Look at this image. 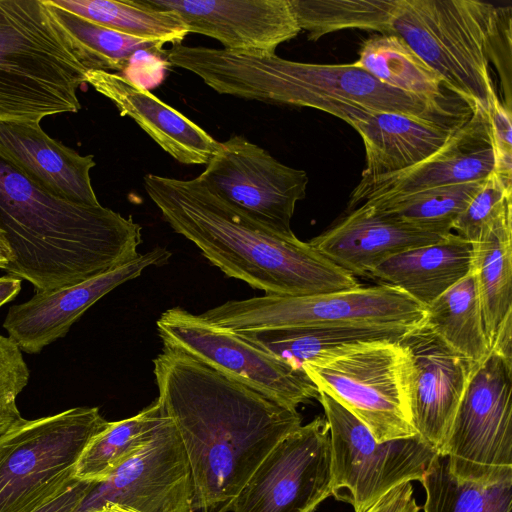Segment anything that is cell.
<instances>
[{"instance_id": "1", "label": "cell", "mask_w": 512, "mask_h": 512, "mask_svg": "<svg viewBox=\"0 0 512 512\" xmlns=\"http://www.w3.org/2000/svg\"><path fill=\"white\" fill-rule=\"evenodd\" d=\"M157 402L180 438L194 512H231L268 453L302 416L171 347L153 360Z\"/></svg>"}, {"instance_id": "2", "label": "cell", "mask_w": 512, "mask_h": 512, "mask_svg": "<svg viewBox=\"0 0 512 512\" xmlns=\"http://www.w3.org/2000/svg\"><path fill=\"white\" fill-rule=\"evenodd\" d=\"M147 195L164 220L226 276L267 295L304 296L360 286L295 234L272 232L230 206L198 177L182 180L148 173Z\"/></svg>"}, {"instance_id": "3", "label": "cell", "mask_w": 512, "mask_h": 512, "mask_svg": "<svg viewBox=\"0 0 512 512\" xmlns=\"http://www.w3.org/2000/svg\"><path fill=\"white\" fill-rule=\"evenodd\" d=\"M0 229L12 251L4 268L36 292L78 284L136 259L142 228L112 209L59 198L0 155Z\"/></svg>"}, {"instance_id": "4", "label": "cell", "mask_w": 512, "mask_h": 512, "mask_svg": "<svg viewBox=\"0 0 512 512\" xmlns=\"http://www.w3.org/2000/svg\"><path fill=\"white\" fill-rule=\"evenodd\" d=\"M168 62L201 78L219 94L310 107L345 122L359 109L399 113L456 127L471 112L458 113L448 100H434L390 87L351 64H315L277 55L236 54L224 49L174 44Z\"/></svg>"}, {"instance_id": "5", "label": "cell", "mask_w": 512, "mask_h": 512, "mask_svg": "<svg viewBox=\"0 0 512 512\" xmlns=\"http://www.w3.org/2000/svg\"><path fill=\"white\" fill-rule=\"evenodd\" d=\"M511 7L477 0H399L390 34L402 38L470 107L496 93L490 73L511 69Z\"/></svg>"}, {"instance_id": "6", "label": "cell", "mask_w": 512, "mask_h": 512, "mask_svg": "<svg viewBox=\"0 0 512 512\" xmlns=\"http://www.w3.org/2000/svg\"><path fill=\"white\" fill-rule=\"evenodd\" d=\"M88 71L46 0H0V122L78 112Z\"/></svg>"}, {"instance_id": "7", "label": "cell", "mask_w": 512, "mask_h": 512, "mask_svg": "<svg viewBox=\"0 0 512 512\" xmlns=\"http://www.w3.org/2000/svg\"><path fill=\"white\" fill-rule=\"evenodd\" d=\"M108 422L97 407H75L1 434L0 512H36L70 488L80 454Z\"/></svg>"}, {"instance_id": "8", "label": "cell", "mask_w": 512, "mask_h": 512, "mask_svg": "<svg viewBox=\"0 0 512 512\" xmlns=\"http://www.w3.org/2000/svg\"><path fill=\"white\" fill-rule=\"evenodd\" d=\"M233 332L294 326L415 328L426 309L386 284L304 296L263 295L229 300L200 314Z\"/></svg>"}, {"instance_id": "9", "label": "cell", "mask_w": 512, "mask_h": 512, "mask_svg": "<svg viewBox=\"0 0 512 512\" xmlns=\"http://www.w3.org/2000/svg\"><path fill=\"white\" fill-rule=\"evenodd\" d=\"M332 450V495L363 512L403 482L419 481L438 452L418 434L378 442L369 429L319 391Z\"/></svg>"}, {"instance_id": "10", "label": "cell", "mask_w": 512, "mask_h": 512, "mask_svg": "<svg viewBox=\"0 0 512 512\" xmlns=\"http://www.w3.org/2000/svg\"><path fill=\"white\" fill-rule=\"evenodd\" d=\"M441 454L461 480L512 477V366L493 351L474 368Z\"/></svg>"}, {"instance_id": "11", "label": "cell", "mask_w": 512, "mask_h": 512, "mask_svg": "<svg viewBox=\"0 0 512 512\" xmlns=\"http://www.w3.org/2000/svg\"><path fill=\"white\" fill-rule=\"evenodd\" d=\"M163 346L178 349L291 410L317 399L307 374L244 340L237 333L180 307L156 322Z\"/></svg>"}, {"instance_id": "12", "label": "cell", "mask_w": 512, "mask_h": 512, "mask_svg": "<svg viewBox=\"0 0 512 512\" xmlns=\"http://www.w3.org/2000/svg\"><path fill=\"white\" fill-rule=\"evenodd\" d=\"M404 351L399 342L377 344L306 363L318 388L360 420L378 442L416 434L404 391Z\"/></svg>"}, {"instance_id": "13", "label": "cell", "mask_w": 512, "mask_h": 512, "mask_svg": "<svg viewBox=\"0 0 512 512\" xmlns=\"http://www.w3.org/2000/svg\"><path fill=\"white\" fill-rule=\"evenodd\" d=\"M198 178L249 220L278 234L291 235L296 203L306 196L308 176L276 160L268 151L233 135Z\"/></svg>"}, {"instance_id": "14", "label": "cell", "mask_w": 512, "mask_h": 512, "mask_svg": "<svg viewBox=\"0 0 512 512\" xmlns=\"http://www.w3.org/2000/svg\"><path fill=\"white\" fill-rule=\"evenodd\" d=\"M332 450L325 417L283 438L263 459L231 512H314L332 495Z\"/></svg>"}, {"instance_id": "15", "label": "cell", "mask_w": 512, "mask_h": 512, "mask_svg": "<svg viewBox=\"0 0 512 512\" xmlns=\"http://www.w3.org/2000/svg\"><path fill=\"white\" fill-rule=\"evenodd\" d=\"M193 496L185 450L162 413L151 439L105 481L93 484L80 512H93L106 503L139 512H194Z\"/></svg>"}, {"instance_id": "16", "label": "cell", "mask_w": 512, "mask_h": 512, "mask_svg": "<svg viewBox=\"0 0 512 512\" xmlns=\"http://www.w3.org/2000/svg\"><path fill=\"white\" fill-rule=\"evenodd\" d=\"M399 344L404 351V391L410 424L441 454L477 364L464 358L423 324Z\"/></svg>"}, {"instance_id": "17", "label": "cell", "mask_w": 512, "mask_h": 512, "mask_svg": "<svg viewBox=\"0 0 512 512\" xmlns=\"http://www.w3.org/2000/svg\"><path fill=\"white\" fill-rule=\"evenodd\" d=\"M140 1L175 13L188 33L211 37L236 54L276 55L280 44L301 32L289 0Z\"/></svg>"}, {"instance_id": "18", "label": "cell", "mask_w": 512, "mask_h": 512, "mask_svg": "<svg viewBox=\"0 0 512 512\" xmlns=\"http://www.w3.org/2000/svg\"><path fill=\"white\" fill-rule=\"evenodd\" d=\"M172 253L157 246L136 259L78 284L36 292L28 301L9 308L4 329L29 354L64 337L94 303L119 285L137 278L150 266L166 263Z\"/></svg>"}, {"instance_id": "19", "label": "cell", "mask_w": 512, "mask_h": 512, "mask_svg": "<svg viewBox=\"0 0 512 512\" xmlns=\"http://www.w3.org/2000/svg\"><path fill=\"white\" fill-rule=\"evenodd\" d=\"M471 111L445 146L428 159L401 172L359 182L347 212L365 202L488 178L494 173L495 158L486 109L474 106Z\"/></svg>"}, {"instance_id": "20", "label": "cell", "mask_w": 512, "mask_h": 512, "mask_svg": "<svg viewBox=\"0 0 512 512\" xmlns=\"http://www.w3.org/2000/svg\"><path fill=\"white\" fill-rule=\"evenodd\" d=\"M451 233L423 228L360 205L309 243L354 277H368L389 257L442 241Z\"/></svg>"}, {"instance_id": "21", "label": "cell", "mask_w": 512, "mask_h": 512, "mask_svg": "<svg viewBox=\"0 0 512 512\" xmlns=\"http://www.w3.org/2000/svg\"><path fill=\"white\" fill-rule=\"evenodd\" d=\"M0 155L47 192L80 204L100 205L92 187L93 155L48 136L36 121L0 122Z\"/></svg>"}, {"instance_id": "22", "label": "cell", "mask_w": 512, "mask_h": 512, "mask_svg": "<svg viewBox=\"0 0 512 512\" xmlns=\"http://www.w3.org/2000/svg\"><path fill=\"white\" fill-rule=\"evenodd\" d=\"M86 83L182 164H208L220 147L203 128L121 74L89 70Z\"/></svg>"}, {"instance_id": "23", "label": "cell", "mask_w": 512, "mask_h": 512, "mask_svg": "<svg viewBox=\"0 0 512 512\" xmlns=\"http://www.w3.org/2000/svg\"><path fill=\"white\" fill-rule=\"evenodd\" d=\"M347 123L359 133L365 147L366 165L360 182L423 162L443 148L460 126L448 127L404 114L364 109L358 110Z\"/></svg>"}, {"instance_id": "24", "label": "cell", "mask_w": 512, "mask_h": 512, "mask_svg": "<svg viewBox=\"0 0 512 512\" xmlns=\"http://www.w3.org/2000/svg\"><path fill=\"white\" fill-rule=\"evenodd\" d=\"M474 246L451 233L446 239L393 255L369 278L393 286L425 308L473 268Z\"/></svg>"}, {"instance_id": "25", "label": "cell", "mask_w": 512, "mask_h": 512, "mask_svg": "<svg viewBox=\"0 0 512 512\" xmlns=\"http://www.w3.org/2000/svg\"><path fill=\"white\" fill-rule=\"evenodd\" d=\"M411 329L413 328L294 326L235 333L266 353L302 370L304 364L312 361L372 345L399 342Z\"/></svg>"}, {"instance_id": "26", "label": "cell", "mask_w": 512, "mask_h": 512, "mask_svg": "<svg viewBox=\"0 0 512 512\" xmlns=\"http://www.w3.org/2000/svg\"><path fill=\"white\" fill-rule=\"evenodd\" d=\"M425 309L424 325L455 352L475 364L489 355L491 348L473 271Z\"/></svg>"}, {"instance_id": "27", "label": "cell", "mask_w": 512, "mask_h": 512, "mask_svg": "<svg viewBox=\"0 0 512 512\" xmlns=\"http://www.w3.org/2000/svg\"><path fill=\"white\" fill-rule=\"evenodd\" d=\"M473 246L472 271L491 348L498 327L512 313V214L484 232Z\"/></svg>"}, {"instance_id": "28", "label": "cell", "mask_w": 512, "mask_h": 512, "mask_svg": "<svg viewBox=\"0 0 512 512\" xmlns=\"http://www.w3.org/2000/svg\"><path fill=\"white\" fill-rule=\"evenodd\" d=\"M161 418V408L156 400L132 417L108 422L80 454L75 478L94 483L105 481L151 439Z\"/></svg>"}, {"instance_id": "29", "label": "cell", "mask_w": 512, "mask_h": 512, "mask_svg": "<svg viewBox=\"0 0 512 512\" xmlns=\"http://www.w3.org/2000/svg\"><path fill=\"white\" fill-rule=\"evenodd\" d=\"M354 63L397 90L434 100H448L443 95L440 76L397 35L368 38Z\"/></svg>"}, {"instance_id": "30", "label": "cell", "mask_w": 512, "mask_h": 512, "mask_svg": "<svg viewBox=\"0 0 512 512\" xmlns=\"http://www.w3.org/2000/svg\"><path fill=\"white\" fill-rule=\"evenodd\" d=\"M91 22L128 36L182 43L188 30L173 12L145 5L140 0H50Z\"/></svg>"}, {"instance_id": "31", "label": "cell", "mask_w": 512, "mask_h": 512, "mask_svg": "<svg viewBox=\"0 0 512 512\" xmlns=\"http://www.w3.org/2000/svg\"><path fill=\"white\" fill-rule=\"evenodd\" d=\"M421 483L426 492L424 512H512V477L493 482L461 480L437 454Z\"/></svg>"}, {"instance_id": "32", "label": "cell", "mask_w": 512, "mask_h": 512, "mask_svg": "<svg viewBox=\"0 0 512 512\" xmlns=\"http://www.w3.org/2000/svg\"><path fill=\"white\" fill-rule=\"evenodd\" d=\"M46 1L77 45L89 70L124 71L138 53L166 56L164 41L128 36Z\"/></svg>"}, {"instance_id": "33", "label": "cell", "mask_w": 512, "mask_h": 512, "mask_svg": "<svg viewBox=\"0 0 512 512\" xmlns=\"http://www.w3.org/2000/svg\"><path fill=\"white\" fill-rule=\"evenodd\" d=\"M309 40L343 29L390 34L399 0H289Z\"/></svg>"}, {"instance_id": "34", "label": "cell", "mask_w": 512, "mask_h": 512, "mask_svg": "<svg viewBox=\"0 0 512 512\" xmlns=\"http://www.w3.org/2000/svg\"><path fill=\"white\" fill-rule=\"evenodd\" d=\"M485 180L434 187L360 205L423 228L450 233L453 222Z\"/></svg>"}, {"instance_id": "35", "label": "cell", "mask_w": 512, "mask_h": 512, "mask_svg": "<svg viewBox=\"0 0 512 512\" xmlns=\"http://www.w3.org/2000/svg\"><path fill=\"white\" fill-rule=\"evenodd\" d=\"M512 214V184L492 173L452 224V232L475 244L481 235Z\"/></svg>"}, {"instance_id": "36", "label": "cell", "mask_w": 512, "mask_h": 512, "mask_svg": "<svg viewBox=\"0 0 512 512\" xmlns=\"http://www.w3.org/2000/svg\"><path fill=\"white\" fill-rule=\"evenodd\" d=\"M28 380L29 369L22 351L10 337L0 335V435L23 420L17 397Z\"/></svg>"}, {"instance_id": "37", "label": "cell", "mask_w": 512, "mask_h": 512, "mask_svg": "<svg viewBox=\"0 0 512 512\" xmlns=\"http://www.w3.org/2000/svg\"><path fill=\"white\" fill-rule=\"evenodd\" d=\"M511 111L498 98L496 93L490 98L486 106L495 158L494 173L508 184H512Z\"/></svg>"}, {"instance_id": "38", "label": "cell", "mask_w": 512, "mask_h": 512, "mask_svg": "<svg viewBox=\"0 0 512 512\" xmlns=\"http://www.w3.org/2000/svg\"><path fill=\"white\" fill-rule=\"evenodd\" d=\"M419 510L420 506L417 505L413 496L411 482H403L389 490L363 512H419Z\"/></svg>"}, {"instance_id": "39", "label": "cell", "mask_w": 512, "mask_h": 512, "mask_svg": "<svg viewBox=\"0 0 512 512\" xmlns=\"http://www.w3.org/2000/svg\"><path fill=\"white\" fill-rule=\"evenodd\" d=\"M93 484L94 482L77 480L70 488L36 512H80Z\"/></svg>"}, {"instance_id": "40", "label": "cell", "mask_w": 512, "mask_h": 512, "mask_svg": "<svg viewBox=\"0 0 512 512\" xmlns=\"http://www.w3.org/2000/svg\"><path fill=\"white\" fill-rule=\"evenodd\" d=\"M491 351L512 366V313L498 327L491 344Z\"/></svg>"}, {"instance_id": "41", "label": "cell", "mask_w": 512, "mask_h": 512, "mask_svg": "<svg viewBox=\"0 0 512 512\" xmlns=\"http://www.w3.org/2000/svg\"><path fill=\"white\" fill-rule=\"evenodd\" d=\"M21 290V279L6 275L0 277V307L12 300Z\"/></svg>"}, {"instance_id": "42", "label": "cell", "mask_w": 512, "mask_h": 512, "mask_svg": "<svg viewBox=\"0 0 512 512\" xmlns=\"http://www.w3.org/2000/svg\"><path fill=\"white\" fill-rule=\"evenodd\" d=\"M12 259V251L6 239L5 233L0 229V269H3Z\"/></svg>"}, {"instance_id": "43", "label": "cell", "mask_w": 512, "mask_h": 512, "mask_svg": "<svg viewBox=\"0 0 512 512\" xmlns=\"http://www.w3.org/2000/svg\"><path fill=\"white\" fill-rule=\"evenodd\" d=\"M93 512H139L137 510H134L132 508L113 504V503H106L103 506H101L99 509L93 511Z\"/></svg>"}]
</instances>
